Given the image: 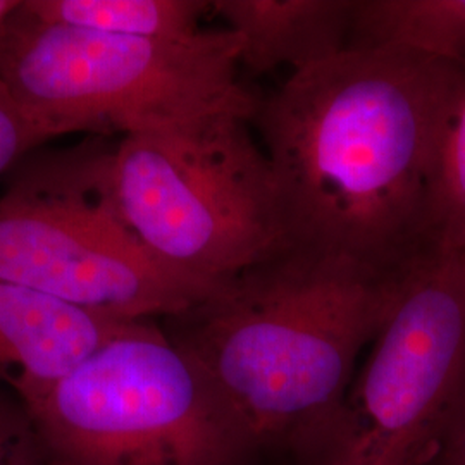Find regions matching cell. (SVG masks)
I'll list each match as a JSON object with an SVG mask.
<instances>
[{
    "instance_id": "7c38bea8",
    "label": "cell",
    "mask_w": 465,
    "mask_h": 465,
    "mask_svg": "<svg viewBox=\"0 0 465 465\" xmlns=\"http://www.w3.org/2000/svg\"><path fill=\"white\" fill-rule=\"evenodd\" d=\"M430 243L434 252L465 253V67L455 69L440 124Z\"/></svg>"
},
{
    "instance_id": "9c48e42d",
    "label": "cell",
    "mask_w": 465,
    "mask_h": 465,
    "mask_svg": "<svg viewBox=\"0 0 465 465\" xmlns=\"http://www.w3.org/2000/svg\"><path fill=\"white\" fill-rule=\"evenodd\" d=\"M355 0H216V11L242 42L240 66L293 73L350 47Z\"/></svg>"
},
{
    "instance_id": "30bf717a",
    "label": "cell",
    "mask_w": 465,
    "mask_h": 465,
    "mask_svg": "<svg viewBox=\"0 0 465 465\" xmlns=\"http://www.w3.org/2000/svg\"><path fill=\"white\" fill-rule=\"evenodd\" d=\"M391 47L465 67V0H355L349 49Z\"/></svg>"
},
{
    "instance_id": "277c9868",
    "label": "cell",
    "mask_w": 465,
    "mask_h": 465,
    "mask_svg": "<svg viewBox=\"0 0 465 465\" xmlns=\"http://www.w3.org/2000/svg\"><path fill=\"white\" fill-rule=\"evenodd\" d=\"M249 121L126 134L111 155L128 228L163 264L214 290L286 247L271 166Z\"/></svg>"
},
{
    "instance_id": "5b68a950",
    "label": "cell",
    "mask_w": 465,
    "mask_h": 465,
    "mask_svg": "<svg viewBox=\"0 0 465 465\" xmlns=\"http://www.w3.org/2000/svg\"><path fill=\"white\" fill-rule=\"evenodd\" d=\"M25 405L55 465H243L257 449L153 321L134 322Z\"/></svg>"
},
{
    "instance_id": "8992f818",
    "label": "cell",
    "mask_w": 465,
    "mask_h": 465,
    "mask_svg": "<svg viewBox=\"0 0 465 465\" xmlns=\"http://www.w3.org/2000/svg\"><path fill=\"white\" fill-rule=\"evenodd\" d=\"M113 150L90 145L21 167L0 197V278L119 321L169 319L219 290L163 264L117 211Z\"/></svg>"
},
{
    "instance_id": "3957f363",
    "label": "cell",
    "mask_w": 465,
    "mask_h": 465,
    "mask_svg": "<svg viewBox=\"0 0 465 465\" xmlns=\"http://www.w3.org/2000/svg\"><path fill=\"white\" fill-rule=\"evenodd\" d=\"M242 42L226 30L128 38L49 25L21 2L0 23V78L61 134L164 132L217 117L253 119L238 80Z\"/></svg>"
},
{
    "instance_id": "8fae6325",
    "label": "cell",
    "mask_w": 465,
    "mask_h": 465,
    "mask_svg": "<svg viewBox=\"0 0 465 465\" xmlns=\"http://www.w3.org/2000/svg\"><path fill=\"white\" fill-rule=\"evenodd\" d=\"M30 16L76 30L128 38L178 40L202 32V16L213 9L203 0H25Z\"/></svg>"
},
{
    "instance_id": "4fadbf2b",
    "label": "cell",
    "mask_w": 465,
    "mask_h": 465,
    "mask_svg": "<svg viewBox=\"0 0 465 465\" xmlns=\"http://www.w3.org/2000/svg\"><path fill=\"white\" fill-rule=\"evenodd\" d=\"M0 465H55L28 407L0 384Z\"/></svg>"
},
{
    "instance_id": "9a60e30c",
    "label": "cell",
    "mask_w": 465,
    "mask_h": 465,
    "mask_svg": "<svg viewBox=\"0 0 465 465\" xmlns=\"http://www.w3.org/2000/svg\"><path fill=\"white\" fill-rule=\"evenodd\" d=\"M422 465H465V397Z\"/></svg>"
},
{
    "instance_id": "2e32d148",
    "label": "cell",
    "mask_w": 465,
    "mask_h": 465,
    "mask_svg": "<svg viewBox=\"0 0 465 465\" xmlns=\"http://www.w3.org/2000/svg\"><path fill=\"white\" fill-rule=\"evenodd\" d=\"M17 5H19L17 0H0V23L11 13H15Z\"/></svg>"
},
{
    "instance_id": "52a82bcc",
    "label": "cell",
    "mask_w": 465,
    "mask_h": 465,
    "mask_svg": "<svg viewBox=\"0 0 465 465\" xmlns=\"http://www.w3.org/2000/svg\"><path fill=\"white\" fill-rule=\"evenodd\" d=\"M465 397V253L407 269L317 465H422Z\"/></svg>"
},
{
    "instance_id": "5bb4252c",
    "label": "cell",
    "mask_w": 465,
    "mask_h": 465,
    "mask_svg": "<svg viewBox=\"0 0 465 465\" xmlns=\"http://www.w3.org/2000/svg\"><path fill=\"white\" fill-rule=\"evenodd\" d=\"M57 136L61 134L23 107L0 78V174L19 159H26L38 145Z\"/></svg>"
},
{
    "instance_id": "6da1fadb",
    "label": "cell",
    "mask_w": 465,
    "mask_h": 465,
    "mask_svg": "<svg viewBox=\"0 0 465 465\" xmlns=\"http://www.w3.org/2000/svg\"><path fill=\"white\" fill-rule=\"evenodd\" d=\"M455 69L411 50L347 49L259 102L286 247L381 272L434 252L432 174Z\"/></svg>"
},
{
    "instance_id": "7a4b0ae2",
    "label": "cell",
    "mask_w": 465,
    "mask_h": 465,
    "mask_svg": "<svg viewBox=\"0 0 465 465\" xmlns=\"http://www.w3.org/2000/svg\"><path fill=\"white\" fill-rule=\"evenodd\" d=\"M407 271L284 249L164 319L259 449H316L338 416Z\"/></svg>"
},
{
    "instance_id": "ba28073f",
    "label": "cell",
    "mask_w": 465,
    "mask_h": 465,
    "mask_svg": "<svg viewBox=\"0 0 465 465\" xmlns=\"http://www.w3.org/2000/svg\"><path fill=\"white\" fill-rule=\"evenodd\" d=\"M134 322L0 278V384L28 403Z\"/></svg>"
}]
</instances>
